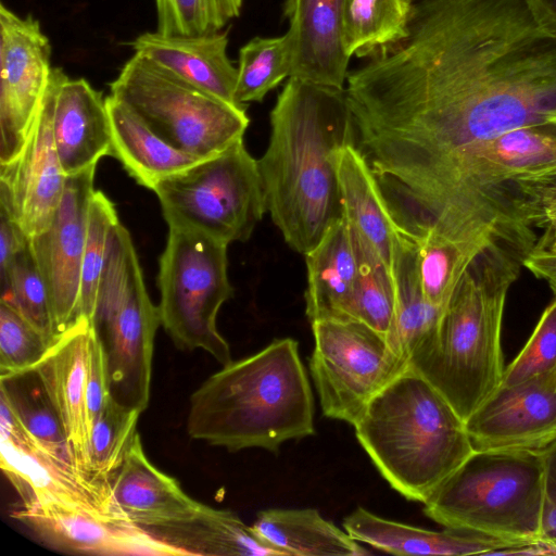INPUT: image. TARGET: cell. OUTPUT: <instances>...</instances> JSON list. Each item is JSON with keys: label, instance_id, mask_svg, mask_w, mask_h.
<instances>
[{"label": "cell", "instance_id": "1", "mask_svg": "<svg viewBox=\"0 0 556 556\" xmlns=\"http://www.w3.org/2000/svg\"><path fill=\"white\" fill-rule=\"evenodd\" d=\"M345 91L378 178L438 210L478 148L556 117V38L527 0H413L406 36L349 73Z\"/></svg>", "mask_w": 556, "mask_h": 556}, {"label": "cell", "instance_id": "2", "mask_svg": "<svg viewBox=\"0 0 556 556\" xmlns=\"http://www.w3.org/2000/svg\"><path fill=\"white\" fill-rule=\"evenodd\" d=\"M346 91L289 77L270 113V138L257 161L267 212L288 245L313 250L343 217L338 162L356 143Z\"/></svg>", "mask_w": 556, "mask_h": 556}, {"label": "cell", "instance_id": "3", "mask_svg": "<svg viewBox=\"0 0 556 556\" xmlns=\"http://www.w3.org/2000/svg\"><path fill=\"white\" fill-rule=\"evenodd\" d=\"M530 238H498L469 266L433 332L409 355L410 369L466 420L501 384V332L507 292L518 278Z\"/></svg>", "mask_w": 556, "mask_h": 556}, {"label": "cell", "instance_id": "4", "mask_svg": "<svg viewBox=\"0 0 556 556\" xmlns=\"http://www.w3.org/2000/svg\"><path fill=\"white\" fill-rule=\"evenodd\" d=\"M190 438L237 452L277 453L282 443L315 433L314 397L294 339L223 365L190 396Z\"/></svg>", "mask_w": 556, "mask_h": 556}, {"label": "cell", "instance_id": "5", "mask_svg": "<svg viewBox=\"0 0 556 556\" xmlns=\"http://www.w3.org/2000/svg\"><path fill=\"white\" fill-rule=\"evenodd\" d=\"M354 428L381 476L409 501L426 502L473 452L465 420L410 369L370 401Z\"/></svg>", "mask_w": 556, "mask_h": 556}, {"label": "cell", "instance_id": "6", "mask_svg": "<svg viewBox=\"0 0 556 556\" xmlns=\"http://www.w3.org/2000/svg\"><path fill=\"white\" fill-rule=\"evenodd\" d=\"M543 501L542 453L473 451L422 504L445 528L522 542L541 539Z\"/></svg>", "mask_w": 556, "mask_h": 556}, {"label": "cell", "instance_id": "7", "mask_svg": "<svg viewBox=\"0 0 556 556\" xmlns=\"http://www.w3.org/2000/svg\"><path fill=\"white\" fill-rule=\"evenodd\" d=\"M91 327L103 348L110 395L121 405L146 410L159 306L147 291L139 258L127 228L116 223L109 235Z\"/></svg>", "mask_w": 556, "mask_h": 556}, {"label": "cell", "instance_id": "8", "mask_svg": "<svg viewBox=\"0 0 556 556\" xmlns=\"http://www.w3.org/2000/svg\"><path fill=\"white\" fill-rule=\"evenodd\" d=\"M110 90L165 141L201 159L243 139L250 123L245 108L228 103L137 53L110 83Z\"/></svg>", "mask_w": 556, "mask_h": 556}, {"label": "cell", "instance_id": "9", "mask_svg": "<svg viewBox=\"0 0 556 556\" xmlns=\"http://www.w3.org/2000/svg\"><path fill=\"white\" fill-rule=\"evenodd\" d=\"M153 192L168 228L192 229L226 244L247 241L267 212L258 163L243 139L161 179Z\"/></svg>", "mask_w": 556, "mask_h": 556}, {"label": "cell", "instance_id": "10", "mask_svg": "<svg viewBox=\"0 0 556 556\" xmlns=\"http://www.w3.org/2000/svg\"><path fill=\"white\" fill-rule=\"evenodd\" d=\"M227 247L192 229L169 228L157 274L161 326L177 348L203 350L222 365L232 361L216 325L219 308L233 294Z\"/></svg>", "mask_w": 556, "mask_h": 556}, {"label": "cell", "instance_id": "11", "mask_svg": "<svg viewBox=\"0 0 556 556\" xmlns=\"http://www.w3.org/2000/svg\"><path fill=\"white\" fill-rule=\"evenodd\" d=\"M311 325L309 370L323 414L354 426L370 401L406 367L386 338L359 321Z\"/></svg>", "mask_w": 556, "mask_h": 556}, {"label": "cell", "instance_id": "12", "mask_svg": "<svg viewBox=\"0 0 556 556\" xmlns=\"http://www.w3.org/2000/svg\"><path fill=\"white\" fill-rule=\"evenodd\" d=\"M51 53L38 20L0 4V165L28 138L50 84Z\"/></svg>", "mask_w": 556, "mask_h": 556}, {"label": "cell", "instance_id": "13", "mask_svg": "<svg viewBox=\"0 0 556 556\" xmlns=\"http://www.w3.org/2000/svg\"><path fill=\"white\" fill-rule=\"evenodd\" d=\"M96 167L67 176L50 226L29 239L48 290L58 336L81 318V268Z\"/></svg>", "mask_w": 556, "mask_h": 556}, {"label": "cell", "instance_id": "14", "mask_svg": "<svg viewBox=\"0 0 556 556\" xmlns=\"http://www.w3.org/2000/svg\"><path fill=\"white\" fill-rule=\"evenodd\" d=\"M65 75L61 67H53L40 111L22 151L12 162L0 165V202L7 205L29 239L50 226L67 179L53 137L55 98Z\"/></svg>", "mask_w": 556, "mask_h": 556}, {"label": "cell", "instance_id": "15", "mask_svg": "<svg viewBox=\"0 0 556 556\" xmlns=\"http://www.w3.org/2000/svg\"><path fill=\"white\" fill-rule=\"evenodd\" d=\"M465 427L473 451L542 453L556 441V369L500 384Z\"/></svg>", "mask_w": 556, "mask_h": 556}, {"label": "cell", "instance_id": "16", "mask_svg": "<svg viewBox=\"0 0 556 556\" xmlns=\"http://www.w3.org/2000/svg\"><path fill=\"white\" fill-rule=\"evenodd\" d=\"M12 516L46 544L79 554L185 555L122 511L58 503L20 504Z\"/></svg>", "mask_w": 556, "mask_h": 556}, {"label": "cell", "instance_id": "17", "mask_svg": "<svg viewBox=\"0 0 556 556\" xmlns=\"http://www.w3.org/2000/svg\"><path fill=\"white\" fill-rule=\"evenodd\" d=\"M111 489L128 519L151 534L189 525L206 507L149 460L138 432L111 479Z\"/></svg>", "mask_w": 556, "mask_h": 556}, {"label": "cell", "instance_id": "18", "mask_svg": "<svg viewBox=\"0 0 556 556\" xmlns=\"http://www.w3.org/2000/svg\"><path fill=\"white\" fill-rule=\"evenodd\" d=\"M345 0H287L290 77L344 89L351 56L344 48Z\"/></svg>", "mask_w": 556, "mask_h": 556}, {"label": "cell", "instance_id": "19", "mask_svg": "<svg viewBox=\"0 0 556 556\" xmlns=\"http://www.w3.org/2000/svg\"><path fill=\"white\" fill-rule=\"evenodd\" d=\"M90 331V320L81 317L58 337L36 365L56 405L77 468L87 478L101 481L92 476L90 468V426L86 407Z\"/></svg>", "mask_w": 556, "mask_h": 556}, {"label": "cell", "instance_id": "20", "mask_svg": "<svg viewBox=\"0 0 556 556\" xmlns=\"http://www.w3.org/2000/svg\"><path fill=\"white\" fill-rule=\"evenodd\" d=\"M338 177L343 217L358 244L379 261L392 278L405 227L396 220L367 160L355 143L341 150Z\"/></svg>", "mask_w": 556, "mask_h": 556}, {"label": "cell", "instance_id": "21", "mask_svg": "<svg viewBox=\"0 0 556 556\" xmlns=\"http://www.w3.org/2000/svg\"><path fill=\"white\" fill-rule=\"evenodd\" d=\"M53 137L66 176L112 156V136L106 97L84 78L60 84L53 112Z\"/></svg>", "mask_w": 556, "mask_h": 556}, {"label": "cell", "instance_id": "22", "mask_svg": "<svg viewBox=\"0 0 556 556\" xmlns=\"http://www.w3.org/2000/svg\"><path fill=\"white\" fill-rule=\"evenodd\" d=\"M227 46L225 31L194 36L144 33L131 42L135 53L228 103L242 106L235 99L238 67L228 58Z\"/></svg>", "mask_w": 556, "mask_h": 556}, {"label": "cell", "instance_id": "23", "mask_svg": "<svg viewBox=\"0 0 556 556\" xmlns=\"http://www.w3.org/2000/svg\"><path fill=\"white\" fill-rule=\"evenodd\" d=\"M307 288L305 313L312 323L352 320L361 271L356 238L344 217L336 222L305 254Z\"/></svg>", "mask_w": 556, "mask_h": 556}, {"label": "cell", "instance_id": "24", "mask_svg": "<svg viewBox=\"0 0 556 556\" xmlns=\"http://www.w3.org/2000/svg\"><path fill=\"white\" fill-rule=\"evenodd\" d=\"M343 528L357 542L396 555H495L518 543L466 529L428 530L379 517L363 507L344 518Z\"/></svg>", "mask_w": 556, "mask_h": 556}, {"label": "cell", "instance_id": "25", "mask_svg": "<svg viewBox=\"0 0 556 556\" xmlns=\"http://www.w3.org/2000/svg\"><path fill=\"white\" fill-rule=\"evenodd\" d=\"M0 390L1 404L43 454L62 470L96 481L77 468L56 405L37 365L0 374Z\"/></svg>", "mask_w": 556, "mask_h": 556}, {"label": "cell", "instance_id": "26", "mask_svg": "<svg viewBox=\"0 0 556 556\" xmlns=\"http://www.w3.org/2000/svg\"><path fill=\"white\" fill-rule=\"evenodd\" d=\"M112 156L135 181L153 191L163 178L203 160L160 137L132 109L112 94L106 97Z\"/></svg>", "mask_w": 556, "mask_h": 556}, {"label": "cell", "instance_id": "27", "mask_svg": "<svg viewBox=\"0 0 556 556\" xmlns=\"http://www.w3.org/2000/svg\"><path fill=\"white\" fill-rule=\"evenodd\" d=\"M257 536L283 556H364L365 549L345 530L314 508H269L251 526Z\"/></svg>", "mask_w": 556, "mask_h": 556}, {"label": "cell", "instance_id": "28", "mask_svg": "<svg viewBox=\"0 0 556 556\" xmlns=\"http://www.w3.org/2000/svg\"><path fill=\"white\" fill-rule=\"evenodd\" d=\"M395 311L388 343L404 363L415 348L438 327L443 308L434 306L422 294L416 258L414 233L403 231L392 273Z\"/></svg>", "mask_w": 556, "mask_h": 556}, {"label": "cell", "instance_id": "29", "mask_svg": "<svg viewBox=\"0 0 556 556\" xmlns=\"http://www.w3.org/2000/svg\"><path fill=\"white\" fill-rule=\"evenodd\" d=\"M185 555L283 556L228 509L206 506L193 522L153 533Z\"/></svg>", "mask_w": 556, "mask_h": 556}, {"label": "cell", "instance_id": "30", "mask_svg": "<svg viewBox=\"0 0 556 556\" xmlns=\"http://www.w3.org/2000/svg\"><path fill=\"white\" fill-rule=\"evenodd\" d=\"M413 233L422 294L428 302L444 309L466 270L493 242H459L432 228Z\"/></svg>", "mask_w": 556, "mask_h": 556}, {"label": "cell", "instance_id": "31", "mask_svg": "<svg viewBox=\"0 0 556 556\" xmlns=\"http://www.w3.org/2000/svg\"><path fill=\"white\" fill-rule=\"evenodd\" d=\"M413 0H345L343 38L349 56H371L407 34Z\"/></svg>", "mask_w": 556, "mask_h": 556}, {"label": "cell", "instance_id": "32", "mask_svg": "<svg viewBox=\"0 0 556 556\" xmlns=\"http://www.w3.org/2000/svg\"><path fill=\"white\" fill-rule=\"evenodd\" d=\"M0 282L1 302L14 307L52 344L59 336L48 290L29 241L15 254Z\"/></svg>", "mask_w": 556, "mask_h": 556}, {"label": "cell", "instance_id": "33", "mask_svg": "<svg viewBox=\"0 0 556 556\" xmlns=\"http://www.w3.org/2000/svg\"><path fill=\"white\" fill-rule=\"evenodd\" d=\"M291 52L287 35L255 37L239 51L236 102L242 106L261 102L286 77H290Z\"/></svg>", "mask_w": 556, "mask_h": 556}, {"label": "cell", "instance_id": "34", "mask_svg": "<svg viewBox=\"0 0 556 556\" xmlns=\"http://www.w3.org/2000/svg\"><path fill=\"white\" fill-rule=\"evenodd\" d=\"M140 412L125 407L110 395L90 432V468L97 480L111 483L137 434Z\"/></svg>", "mask_w": 556, "mask_h": 556}, {"label": "cell", "instance_id": "35", "mask_svg": "<svg viewBox=\"0 0 556 556\" xmlns=\"http://www.w3.org/2000/svg\"><path fill=\"white\" fill-rule=\"evenodd\" d=\"M358 250L361 271L353 301L352 320L368 326L388 341L395 311L392 278L386 267L359 244Z\"/></svg>", "mask_w": 556, "mask_h": 556}, {"label": "cell", "instance_id": "36", "mask_svg": "<svg viewBox=\"0 0 556 556\" xmlns=\"http://www.w3.org/2000/svg\"><path fill=\"white\" fill-rule=\"evenodd\" d=\"M243 0H155L157 30L167 36L220 31L240 14Z\"/></svg>", "mask_w": 556, "mask_h": 556}, {"label": "cell", "instance_id": "37", "mask_svg": "<svg viewBox=\"0 0 556 556\" xmlns=\"http://www.w3.org/2000/svg\"><path fill=\"white\" fill-rule=\"evenodd\" d=\"M118 222L115 204L102 191L94 190L89 205L80 286V314L89 320L104 267L109 235Z\"/></svg>", "mask_w": 556, "mask_h": 556}, {"label": "cell", "instance_id": "38", "mask_svg": "<svg viewBox=\"0 0 556 556\" xmlns=\"http://www.w3.org/2000/svg\"><path fill=\"white\" fill-rule=\"evenodd\" d=\"M51 345L14 307L0 301V374L36 365Z\"/></svg>", "mask_w": 556, "mask_h": 556}, {"label": "cell", "instance_id": "39", "mask_svg": "<svg viewBox=\"0 0 556 556\" xmlns=\"http://www.w3.org/2000/svg\"><path fill=\"white\" fill-rule=\"evenodd\" d=\"M556 369V299L545 308L529 340L504 369L501 384H515Z\"/></svg>", "mask_w": 556, "mask_h": 556}, {"label": "cell", "instance_id": "40", "mask_svg": "<svg viewBox=\"0 0 556 556\" xmlns=\"http://www.w3.org/2000/svg\"><path fill=\"white\" fill-rule=\"evenodd\" d=\"M110 396L106 358L100 340L92 327L87 346L86 407L90 426Z\"/></svg>", "mask_w": 556, "mask_h": 556}, {"label": "cell", "instance_id": "41", "mask_svg": "<svg viewBox=\"0 0 556 556\" xmlns=\"http://www.w3.org/2000/svg\"><path fill=\"white\" fill-rule=\"evenodd\" d=\"M544 501L541 539L556 543V441L542 452Z\"/></svg>", "mask_w": 556, "mask_h": 556}, {"label": "cell", "instance_id": "42", "mask_svg": "<svg viewBox=\"0 0 556 556\" xmlns=\"http://www.w3.org/2000/svg\"><path fill=\"white\" fill-rule=\"evenodd\" d=\"M29 241L10 210L0 202V276L9 268L15 254Z\"/></svg>", "mask_w": 556, "mask_h": 556}, {"label": "cell", "instance_id": "43", "mask_svg": "<svg viewBox=\"0 0 556 556\" xmlns=\"http://www.w3.org/2000/svg\"><path fill=\"white\" fill-rule=\"evenodd\" d=\"M522 264L536 278L545 280L556 295V251L538 245L532 247Z\"/></svg>", "mask_w": 556, "mask_h": 556}, {"label": "cell", "instance_id": "44", "mask_svg": "<svg viewBox=\"0 0 556 556\" xmlns=\"http://www.w3.org/2000/svg\"><path fill=\"white\" fill-rule=\"evenodd\" d=\"M527 1L540 27L556 38V0Z\"/></svg>", "mask_w": 556, "mask_h": 556}, {"label": "cell", "instance_id": "45", "mask_svg": "<svg viewBox=\"0 0 556 556\" xmlns=\"http://www.w3.org/2000/svg\"><path fill=\"white\" fill-rule=\"evenodd\" d=\"M495 555H556V544L543 539L522 541L497 551Z\"/></svg>", "mask_w": 556, "mask_h": 556}, {"label": "cell", "instance_id": "46", "mask_svg": "<svg viewBox=\"0 0 556 556\" xmlns=\"http://www.w3.org/2000/svg\"><path fill=\"white\" fill-rule=\"evenodd\" d=\"M532 225L545 228H556V204L546 206L533 214L528 220V226L530 227Z\"/></svg>", "mask_w": 556, "mask_h": 556}, {"label": "cell", "instance_id": "47", "mask_svg": "<svg viewBox=\"0 0 556 556\" xmlns=\"http://www.w3.org/2000/svg\"><path fill=\"white\" fill-rule=\"evenodd\" d=\"M545 238L538 244V247L547 248L552 251H556V228H547Z\"/></svg>", "mask_w": 556, "mask_h": 556}, {"label": "cell", "instance_id": "48", "mask_svg": "<svg viewBox=\"0 0 556 556\" xmlns=\"http://www.w3.org/2000/svg\"><path fill=\"white\" fill-rule=\"evenodd\" d=\"M552 122L556 123V117Z\"/></svg>", "mask_w": 556, "mask_h": 556}, {"label": "cell", "instance_id": "49", "mask_svg": "<svg viewBox=\"0 0 556 556\" xmlns=\"http://www.w3.org/2000/svg\"><path fill=\"white\" fill-rule=\"evenodd\" d=\"M556 544V543H555Z\"/></svg>", "mask_w": 556, "mask_h": 556}]
</instances>
